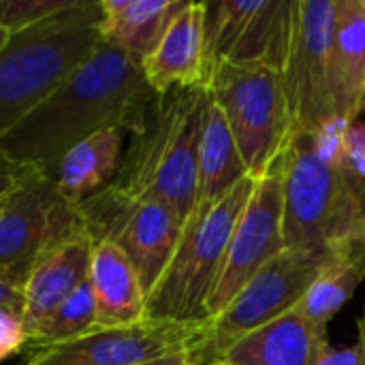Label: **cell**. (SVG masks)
<instances>
[{
    "mask_svg": "<svg viewBox=\"0 0 365 365\" xmlns=\"http://www.w3.org/2000/svg\"><path fill=\"white\" fill-rule=\"evenodd\" d=\"M154 96L141 64L101 43L73 77L0 137V150L24 167L49 173L90 135L111 126L128 133Z\"/></svg>",
    "mask_w": 365,
    "mask_h": 365,
    "instance_id": "1",
    "label": "cell"
},
{
    "mask_svg": "<svg viewBox=\"0 0 365 365\" xmlns=\"http://www.w3.org/2000/svg\"><path fill=\"white\" fill-rule=\"evenodd\" d=\"M207 88L156 94L128 130L122 167L107 186L130 199L158 201L186 222L197 201V165Z\"/></svg>",
    "mask_w": 365,
    "mask_h": 365,
    "instance_id": "2",
    "label": "cell"
},
{
    "mask_svg": "<svg viewBox=\"0 0 365 365\" xmlns=\"http://www.w3.org/2000/svg\"><path fill=\"white\" fill-rule=\"evenodd\" d=\"M101 17L98 0H75L9 36L0 49V137L94 56Z\"/></svg>",
    "mask_w": 365,
    "mask_h": 365,
    "instance_id": "3",
    "label": "cell"
},
{
    "mask_svg": "<svg viewBox=\"0 0 365 365\" xmlns=\"http://www.w3.org/2000/svg\"><path fill=\"white\" fill-rule=\"evenodd\" d=\"M365 184L323 163L310 135L293 141L284 169V248H336L361 235Z\"/></svg>",
    "mask_w": 365,
    "mask_h": 365,
    "instance_id": "4",
    "label": "cell"
},
{
    "mask_svg": "<svg viewBox=\"0 0 365 365\" xmlns=\"http://www.w3.org/2000/svg\"><path fill=\"white\" fill-rule=\"evenodd\" d=\"M252 188L255 178H246L216 205L195 207L190 212L169 265L148 295V319H207V297L220 274L231 233Z\"/></svg>",
    "mask_w": 365,
    "mask_h": 365,
    "instance_id": "5",
    "label": "cell"
},
{
    "mask_svg": "<svg viewBox=\"0 0 365 365\" xmlns=\"http://www.w3.org/2000/svg\"><path fill=\"white\" fill-rule=\"evenodd\" d=\"M220 107L250 178L289 156L293 145L282 73L267 66H216L205 81Z\"/></svg>",
    "mask_w": 365,
    "mask_h": 365,
    "instance_id": "6",
    "label": "cell"
},
{
    "mask_svg": "<svg viewBox=\"0 0 365 365\" xmlns=\"http://www.w3.org/2000/svg\"><path fill=\"white\" fill-rule=\"evenodd\" d=\"M342 246L314 250L284 248L246 282L220 314L210 319L207 338L190 361L199 365L216 364L235 340L297 308L306 291L338 257Z\"/></svg>",
    "mask_w": 365,
    "mask_h": 365,
    "instance_id": "7",
    "label": "cell"
},
{
    "mask_svg": "<svg viewBox=\"0 0 365 365\" xmlns=\"http://www.w3.org/2000/svg\"><path fill=\"white\" fill-rule=\"evenodd\" d=\"M83 229L79 207L62 199L53 178L30 167L0 205V276L24 291L34 263Z\"/></svg>",
    "mask_w": 365,
    "mask_h": 365,
    "instance_id": "8",
    "label": "cell"
},
{
    "mask_svg": "<svg viewBox=\"0 0 365 365\" xmlns=\"http://www.w3.org/2000/svg\"><path fill=\"white\" fill-rule=\"evenodd\" d=\"M297 0H218L205 13V81L220 64L284 71Z\"/></svg>",
    "mask_w": 365,
    "mask_h": 365,
    "instance_id": "9",
    "label": "cell"
},
{
    "mask_svg": "<svg viewBox=\"0 0 365 365\" xmlns=\"http://www.w3.org/2000/svg\"><path fill=\"white\" fill-rule=\"evenodd\" d=\"M92 242L115 244L137 269L145 295L152 293L169 265L184 222L158 201L130 199L111 188L79 205Z\"/></svg>",
    "mask_w": 365,
    "mask_h": 365,
    "instance_id": "10",
    "label": "cell"
},
{
    "mask_svg": "<svg viewBox=\"0 0 365 365\" xmlns=\"http://www.w3.org/2000/svg\"><path fill=\"white\" fill-rule=\"evenodd\" d=\"M210 319H145L126 327L94 329L81 338L30 349L21 365H143L175 355H195L205 342Z\"/></svg>",
    "mask_w": 365,
    "mask_h": 365,
    "instance_id": "11",
    "label": "cell"
},
{
    "mask_svg": "<svg viewBox=\"0 0 365 365\" xmlns=\"http://www.w3.org/2000/svg\"><path fill=\"white\" fill-rule=\"evenodd\" d=\"M334 30L336 0H297L293 43L282 71L293 141L336 118L329 90Z\"/></svg>",
    "mask_w": 365,
    "mask_h": 365,
    "instance_id": "12",
    "label": "cell"
},
{
    "mask_svg": "<svg viewBox=\"0 0 365 365\" xmlns=\"http://www.w3.org/2000/svg\"><path fill=\"white\" fill-rule=\"evenodd\" d=\"M287 158L255 180L252 195L235 222L220 274L207 297V319L220 314L246 282L284 250L282 216Z\"/></svg>",
    "mask_w": 365,
    "mask_h": 365,
    "instance_id": "13",
    "label": "cell"
},
{
    "mask_svg": "<svg viewBox=\"0 0 365 365\" xmlns=\"http://www.w3.org/2000/svg\"><path fill=\"white\" fill-rule=\"evenodd\" d=\"M92 237L83 229L47 250L32 267L24 284L21 325L28 342L38 327L88 280Z\"/></svg>",
    "mask_w": 365,
    "mask_h": 365,
    "instance_id": "14",
    "label": "cell"
},
{
    "mask_svg": "<svg viewBox=\"0 0 365 365\" xmlns=\"http://www.w3.org/2000/svg\"><path fill=\"white\" fill-rule=\"evenodd\" d=\"M205 13L207 2H186L154 51L141 62L154 94L205 88Z\"/></svg>",
    "mask_w": 365,
    "mask_h": 365,
    "instance_id": "15",
    "label": "cell"
},
{
    "mask_svg": "<svg viewBox=\"0 0 365 365\" xmlns=\"http://www.w3.org/2000/svg\"><path fill=\"white\" fill-rule=\"evenodd\" d=\"M90 287L96 306V327H126L148 319V295L130 259L111 242H94Z\"/></svg>",
    "mask_w": 365,
    "mask_h": 365,
    "instance_id": "16",
    "label": "cell"
},
{
    "mask_svg": "<svg viewBox=\"0 0 365 365\" xmlns=\"http://www.w3.org/2000/svg\"><path fill=\"white\" fill-rule=\"evenodd\" d=\"M329 90L338 118L355 122L365 109V9L359 0H336Z\"/></svg>",
    "mask_w": 365,
    "mask_h": 365,
    "instance_id": "17",
    "label": "cell"
},
{
    "mask_svg": "<svg viewBox=\"0 0 365 365\" xmlns=\"http://www.w3.org/2000/svg\"><path fill=\"white\" fill-rule=\"evenodd\" d=\"M128 133L120 126L103 128L71 148L49 171L66 203L79 207L103 192L118 175Z\"/></svg>",
    "mask_w": 365,
    "mask_h": 365,
    "instance_id": "18",
    "label": "cell"
},
{
    "mask_svg": "<svg viewBox=\"0 0 365 365\" xmlns=\"http://www.w3.org/2000/svg\"><path fill=\"white\" fill-rule=\"evenodd\" d=\"M327 329L312 327L293 308L282 317L235 340L216 364L225 365H312L314 351Z\"/></svg>",
    "mask_w": 365,
    "mask_h": 365,
    "instance_id": "19",
    "label": "cell"
},
{
    "mask_svg": "<svg viewBox=\"0 0 365 365\" xmlns=\"http://www.w3.org/2000/svg\"><path fill=\"white\" fill-rule=\"evenodd\" d=\"M101 38L139 64L154 51L184 0H98Z\"/></svg>",
    "mask_w": 365,
    "mask_h": 365,
    "instance_id": "20",
    "label": "cell"
},
{
    "mask_svg": "<svg viewBox=\"0 0 365 365\" xmlns=\"http://www.w3.org/2000/svg\"><path fill=\"white\" fill-rule=\"evenodd\" d=\"M246 178L250 175L231 135V128L220 107L210 98L201 126L195 207L216 205Z\"/></svg>",
    "mask_w": 365,
    "mask_h": 365,
    "instance_id": "21",
    "label": "cell"
},
{
    "mask_svg": "<svg viewBox=\"0 0 365 365\" xmlns=\"http://www.w3.org/2000/svg\"><path fill=\"white\" fill-rule=\"evenodd\" d=\"M365 280V240L344 244L338 257L306 291L297 310L317 329H327V323L344 308Z\"/></svg>",
    "mask_w": 365,
    "mask_h": 365,
    "instance_id": "22",
    "label": "cell"
},
{
    "mask_svg": "<svg viewBox=\"0 0 365 365\" xmlns=\"http://www.w3.org/2000/svg\"><path fill=\"white\" fill-rule=\"evenodd\" d=\"M96 327V306L90 280H86L30 338V349L51 346L60 342H68L75 338H81Z\"/></svg>",
    "mask_w": 365,
    "mask_h": 365,
    "instance_id": "23",
    "label": "cell"
},
{
    "mask_svg": "<svg viewBox=\"0 0 365 365\" xmlns=\"http://www.w3.org/2000/svg\"><path fill=\"white\" fill-rule=\"evenodd\" d=\"M75 0H0V28L11 36L64 9Z\"/></svg>",
    "mask_w": 365,
    "mask_h": 365,
    "instance_id": "24",
    "label": "cell"
},
{
    "mask_svg": "<svg viewBox=\"0 0 365 365\" xmlns=\"http://www.w3.org/2000/svg\"><path fill=\"white\" fill-rule=\"evenodd\" d=\"M351 122L344 118H331L323 126H319L314 133H310V141L314 148V154L334 167H344L346 163V128Z\"/></svg>",
    "mask_w": 365,
    "mask_h": 365,
    "instance_id": "25",
    "label": "cell"
},
{
    "mask_svg": "<svg viewBox=\"0 0 365 365\" xmlns=\"http://www.w3.org/2000/svg\"><path fill=\"white\" fill-rule=\"evenodd\" d=\"M24 346H28V336L21 325V317L0 310V361L15 357Z\"/></svg>",
    "mask_w": 365,
    "mask_h": 365,
    "instance_id": "26",
    "label": "cell"
},
{
    "mask_svg": "<svg viewBox=\"0 0 365 365\" xmlns=\"http://www.w3.org/2000/svg\"><path fill=\"white\" fill-rule=\"evenodd\" d=\"M346 171L365 184V122L355 120L346 128Z\"/></svg>",
    "mask_w": 365,
    "mask_h": 365,
    "instance_id": "27",
    "label": "cell"
},
{
    "mask_svg": "<svg viewBox=\"0 0 365 365\" xmlns=\"http://www.w3.org/2000/svg\"><path fill=\"white\" fill-rule=\"evenodd\" d=\"M364 361V344L357 340L355 346L336 349L329 344V336L321 338L314 351L312 365H361Z\"/></svg>",
    "mask_w": 365,
    "mask_h": 365,
    "instance_id": "28",
    "label": "cell"
},
{
    "mask_svg": "<svg viewBox=\"0 0 365 365\" xmlns=\"http://www.w3.org/2000/svg\"><path fill=\"white\" fill-rule=\"evenodd\" d=\"M30 167H24L15 160H11L2 150H0V205L6 201V197L19 186V182L26 178Z\"/></svg>",
    "mask_w": 365,
    "mask_h": 365,
    "instance_id": "29",
    "label": "cell"
},
{
    "mask_svg": "<svg viewBox=\"0 0 365 365\" xmlns=\"http://www.w3.org/2000/svg\"><path fill=\"white\" fill-rule=\"evenodd\" d=\"M0 310H9L17 317H21L24 310V291L2 276H0Z\"/></svg>",
    "mask_w": 365,
    "mask_h": 365,
    "instance_id": "30",
    "label": "cell"
},
{
    "mask_svg": "<svg viewBox=\"0 0 365 365\" xmlns=\"http://www.w3.org/2000/svg\"><path fill=\"white\" fill-rule=\"evenodd\" d=\"M190 364V355H175V357H167L160 361H152V364L143 365H188Z\"/></svg>",
    "mask_w": 365,
    "mask_h": 365,
    "instance_id": "31",
    "label": "cell"
},
{
    "mask_svg": "<svg viewBox=\"0 0 365 365\" xmlns=\"http://www.w3.org/2000/svg\"><path fill=\"white\" fill-rule=\"evenodd\" d=\"M357 331H359V338L357 340H361V344H364V361H361V365H365V308L361 319L357 321Z\"/></svg>",
    "mask_w": 365,
    "mask_h": 365,
    "instance_id": "32",
    "label": "cell"
},
{
    "mask_svg": "<svg viewBox=\"0 0 365 365\" xmlns=\"http://www.w3.org/2000/svg\"><path fill=\"white\" fill-rule=\"evenodd\" d=\"M6 41H9V34H6V32H4V30L0 28V49H2V45H4Z\"/></svg>",
    "mask_w": 365,
    "mask_h": 365,
    "instance_id": "33",
    "label": "cell"
},
{
    "mask_svg": "<svg viewBox=\"0 0 365 365\" xmlns=\"http://www.w3.org/2000/svg\"><path fill=\"white\" fill-rule=\"evenodd\" d=\"M359 2H361V6H364V9H365V0H359Z\"/></svg>",
    "mask_w": 365,
    "mask_h": 365,
    "instance_id": "34",
    "label": "cell"
},
{
    "mask_svg": "<svg viewBox=\"0 0 365 365\" xmlns=\"http://www.w3.org/2000/svg\"><path fill=\"white\" fill-rule=\"evenodd\" d=\"M210 365H225V364H210Z\"/></svg>",
    "mask_w": 365,
    "mask_h": 365,
    "instance_id": "35",
    "label": "cell"
},
{
    "mask_svg": "<svg viewBox=\"0 0 365 365\" xmlns=\"http://www.w3.org/2000/svg\"><path fill=\"white\" fill-rule=\"evenodd\" d=\"M188 365H199V364H192V361H190V364H188Z\"/></svg>",
    "mask_w": 365,
    "mask_h": 365,
    "instance_id": "36",
    "label": "cell"
},
{
    "mask_svg": "<svg viewBox=\"0 0 365 365\" xmlns=\"http://www.w3.org/2000/svg\"><path fill=\"white\" fill-rule=\"evenodd\" d=\"M364 113H365V109H364Z\"/></svg>",
    "mask_w": 365,
    "mask_h": 365,
    "instance_id": "37",
    "label": "cell"
}]
</instances>
